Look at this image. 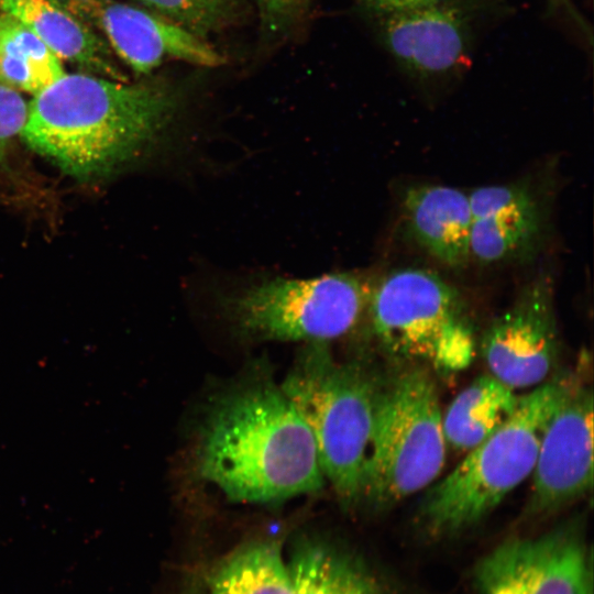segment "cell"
<instances>
[{"label": "cell", "mask_w": 594, "mask_h": 594, "mask_svg": "<svg viewBox=\"0 0 594 594\" xmlns=\"http://www.w3.org/2000/svg\"><path fill=\"white\" fill-rule=\"evenodd\" d=\"M195 462L200 479L238 503H278L326 484L310 430L271 383L240 387L213 404Z\"/></svg>", "instance_id": "6da1fadb"}, {"label": "cell", "mask_w": 594, "mask_h": 594, "mask_svg": "<svg viewBox=\"0 0 594 594\" xmlns=\"http://www.w3.org/2000/svg\"><path fill=\"white\" fill-rule=\"evenodd\" d=\"M210 594H297L278 542L255 540L234 550L218 566Z\"/></svg>", "instance_id": "ac0fdd59"}, {"label": "cell", "mask_w": 594, "mask_h": 594, "mask_svg": "<svg viewBox=\"0 0 594 594\" xmlns=\"http://www.w3.org/2000/svg\"><path fill=\"white\" fill-rule=\"evenodd\" d=\"M176 103L161 85L65 73L33 97L21 136L64 173L88 179L141 153Z\"/></svg>", "instance_id": "7a4b0ae2"}, {"label": "cell", "mask_w": 594, "mask_h": 594, "mask_svg": "<svg viewBox=\"0 0 594 594\" xmlns=\"http://www.w3.org/2000/svg\"><path fill=\"white\" fill-rule=\"evenodd\" d=\"M559 346L552 288L543 276L524 287L491 322L481 341L490 374L514 391L549 380Z\"/></svg>", "instance_id": "8fae6325"}, {"label": "cell", "mask_w": 594, "mask_h": 594, "mask_svg": "<svg viewBox=\"0 0 594 594\" xmlns=\"http://www.w3.org/2000/svg\"><path fill=\"white\" fill-rule=\"evenodd\" d=\"M190 33L205 37L233 15V0H139Z\"/></svg>", "instance_id": "ffe728a7"}, {"label": "cell", "mask_w": 594, "mask_h": 594, "mask_svg": "<svg viewBox=\"0 0 594 594\" xmlns=\"http://www.w3.org/2000/svg\"><path fill=\"white\" fill-rule=\"evenodd\" d=\"M373 284L348 272L311 278L275 277L226 297L223 308L245 337L329 344L350 333L366 315Z\"/></svg>", "instance_id": "52a82bcc"}, {"label": "cell", "mask_w": 594, "mask_h": 594, "mask_svg": "<svg viewBox=\"0 0 594 594\" xmlns=\"http://www.w3.org/2000/svg\"><path fill=\"white\" fill-rule=\"evenodd\" d=\"M392 57L409 74L436 78L470 62L471 14L464 0H356Z\"/></svg>", "instance_id": "ba28073f"}, {"label": "cell", "mask_w": 594, "mask_h": 594, "mask_svg": "<svg viewBox=\"0 0 594 594\" xmlns=\"http://www.w3.org/2000/svg\"><path fill=\"white\" fill-rule=\"evenodd\" d=\"M65 74L62 61L16 19L0 15V84L33 97Z\"/></svg>", "instance_id": "d6986e66"}, {"label": "cell", "mask_w": 594, "mask_h": 594, "mask_svg": "<svg viewBox=\"0 0 594 594\" xmlns=\"http://www.w3.org/2000/svg\"><path fill=\"white\" fill-rule=\"evenodd\" d=\"M528 516L549 515L579 499L593 485V394L576 378L570 383L540 441Z\"/></svg>", "instance_id": "30bf717a"}, {"label": "cell", "mask_w": 594, "mask_h": 594, "mask_svg": "<svg viewBox=\"0 0 594 594\" xmlns=\"http://www.w3.org/2000/svg\"><path fill=\"white\" fill-rule=\"evenodd\" d=\"M570 380L554 375L519 396L513 415L428 490L419 507L428 532L450 536L472 527L531 475L543 431Z\"/></svg>", "instance_id": "277c9868"}, {"label": "cell", "mask_w": 594, "mask_h": 594, "mask_svg": "<svg viewBox=\"0 0 594 594\" xmlns=\"http://www.w3.org/2000/svg\"><path fill=\"white\" fill-rule=\"evenodd\" d=\"M28 112L29 103L21 94L0 84V162L12 139L23 131Z\"/></svg>", "instance_id": "44dd1931"}, {"label": "cell", "mask_w": 594, "mask_h": 594, "mask_svg": "<svg viewBox=\"0 0 594 594\" xmlns=\"http://www.w3.org/2000/svg\"><path fill=\"white\" fill-rule=\"evenodd\" d=\"M474 576L480 594H593L592 560L576 526L504 541Z\"/></svg>", "instance_id": "9c48e42d"}, {"label": "cell", "mask_w": 594, "mask_h": 594, "mask_svg": "<svg viewBox=\"0 0 594 594\" xmlns=\"http://www.w3.org/2000/svg\"><path fill=\"white\" fill-rule=\"evenodd\" d=\"M383 381L328 344H306L279 387L312 436L326 482L345 506L362 502Z\"/></svg>", "instance_id": "3957f363"}, {"label": "cell", "mask_w": 594, "mask_h": 594, "mask_svg": "<svg viewBox=\"0 0 594 594\" xmlns=\"http://www.w3.org/2000/svg\"><path fill=\"white\" fill-rule=\"evenodd\" d=\"M0 9L32 31L61 61L121 80L110 48L61 0H0Z\"/></svg>", "instance_id": "9a60e30c"}, {"label": "cell", "mask_w": 594, "mask_h": 594, "mask_svg": "<svg viewBox=\"0 0 594 594\" xmlns=\"http://www.w3.org/2000/svg\"><path fill=\"white\" fill-rule=\"evenodd\" d=\"M287 563L297 594H380L355 557L322 541L299 542Z\"/></svg>", "instance_id": "e0dca14e"}, {"label": "cell", "mask_w": 594, "mask_h": 594, "mask_svg": "<svg viewBox=\"0 0 594 594\" xmlns=\"http://www.w3.org/2000/svg\"><path fill=\"white\" fill-rule=\"evenodd\" d=\"M308 0H256L264 25L279 31L301 13Z\"/></svg>", "instance_id": "7402d4cb"}, {"label": "cell", "mask_w": 594, "mask_h": 594, "mask_svg": "<svg viewBox=\"0 0 594 594\" xmlns=\"http://www.w3.org/2000/svg\"><path fill=\"white\" fill-rule=\"evenodd\" d=\"M382 348L442 373L465 370L475 338L458 289L436 272L399 267L374 280L366 315Z\"/></svg>", "instance_id": "8992f818"}, {"label": "cell", "mask_w": 594, "mask_h": 594, "mask_svg": "<svg viewBox=\"0 0 594 594\" xmlns=\"http://www.w3.org/2000/svg\"><path fill=\"white\" fill-rule=\"evenodd\" d=\"M472 228L470 256L499 264L532 252L542 230L539 204L527 185L483 186L469 194Z\"/></svg>", "instance_id": "4fadbf2b"}, {"label": "cell", "mask_w": 594, "mask_h": 594, "mask_svg": "<svg viewBox=\"0 0 594 594\" xmlns=\"http://www.w3.org/2000/svg\"><path fill=\"white\" fill-rule=\"evenodd\" d=\"M88 25L96 26L134 72L150 73L166 59L215 67L222 56L202 37L176 23L113 0H65Z\"/></svg>", "instance_id": "7c38bea8"}, {"label": "cell", "mask_w": 594, "mask_h": 594, "mask_svg": "<svg viewBox=\"0 0 594 594\" xmlns=\"http://www.w3.org/2000/svg\"><path fill=\"white\" fill-rule=\"evenodd\" d=\"M519 396L491 374L476 377L461 391L442 414L447 444L468 452L515 411Z\"/></svg>", "instance_id": "2e32d148"}, {"label": "cell", "mask_w": 594, "mask_h": 594, "mask_svg": "<svg viewBox=\"0 0 594 594\" xmlns=\"http://www.w3.org/2000/svg\"><path fill=\"white\" fill-rule=\"evenodd\" d=\"M403 210L413 237L431 256L451 268L469 263V194L442 185L410 186L403 195Z\"/></svg>", "instance_id": "5bb4252c"}, {"label": "cell", "mask_w": 594, "mask_h": 594, "mask_svg": "<svg viewBox=\"0 0 594 594\" xmlns=\"http://www.w3.org/2000/svg\"><path fill=\"white\" fill-rule=\"evenodd\" d=\"M447 442L435 381L422 366L382 384L362 501L385 509L425 490L441 473Z\"/></svg>", "instance_id": "5b68a950"}]
</instances>
